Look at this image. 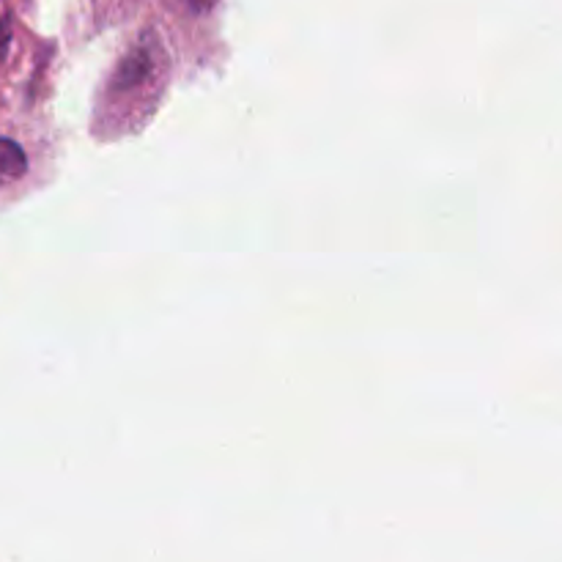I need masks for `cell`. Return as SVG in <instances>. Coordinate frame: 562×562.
Masks as SVG:
<instances>
[{"label": "cell", "instance_id": "6da1fadb", "mask_svg": "<svg viewBox=\"0 0 562 562\" xmlns=\"http://www.w3.org/2000/svg\"><path fill=\"white\" fill-rule=\"evenodd\" d=\"M22 173H25V154L20 151L16 143L0 137V187L11 184Z\"/></svg>", "mask_w": 562, "mask_h": 562}]
</instances>
